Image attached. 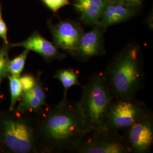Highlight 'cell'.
<instances>
[{"mask_svg":"<svg viewBox=\"0 0 153 153\" xmlns=\"http://www.w3.org/2000/svg\"><path fill=\"white\" fill-rule=\"evenodd\" d=\"M11 46L21 47L29 51H33L48 61L62 60L66 56L61 52L55 44L45 38L38 31L33 32L22 42L12 44Z\"/></svg>","mask_w":153,"mask_h":153,"instance_id":"obj_10","label":"cell"},{"mask_svg":"<svg viewBox=\"0 0 153 153\" xmlns=\"http://www.w3.org/2000/svg\"><path fill=\"white\" fill-rule=\"evenodd\" d=\"M103 74L114 99L136 97L145 81L140 45L132 43L126 45L110 61Z\"/></svg>","mask_w":153,"mask_h":153,"instance_id":"obj_2","label":"cell"},{"mask_svg":"<svg viewBox=\"0 0 153 153\" xmlns=\"http://www.w3.org/2000/svg\"><path fill=\"white\" fill-rule=\"evenodd\" d=\"M140 7V6L127 5L109 1L98 25L107 29L109 26L126 21L136 16Z\"/></svg>","mask_w":153,"mask_h":153,"instance_id":"obj_11","label":"cell"},{"mask_svg":"<svg viewBox=\"0 0 153 153\" xmlns=\"http://www.w3.org/2000/svg\"><path fill=\"white\" fill-rule=\"evenodd\" d=\"M4 139L13 152H33L36 146V137L33 127L22 120H7L4 123Z\"/></svg>","mask_w":153,"mask_h":153,"instance_id":"obj_6","label":"cell"},{"mask_svg":"<svg viewBox=\"0 0 153 153\" xmlns=\"http://www.w3.org/2000/svg\"><path fill=\"white\" fill-rule=\"evenodd\" d=\"M120 133L131 153L150 152L153 143V116L152 111Z\"/></svg>","mask_w":153,"mask_h":153,"instance_id":"obj_7","label":"cell"},{"mask_svg":"<svg viewBox=\"0 0 153 153\" xmlns=\"http://www.w3.org/2000/svg\"><path fill=\"white\" fill-rule=\"evenodd\" d=\"M21 98L19 110L22 112H39L47 105L44 88L38 79L33 88L23 92Z\"/></svg>","mask_w":153,"mask_h":153,"instance_id":"obj_13","label":"cell"},{"mask_svg":"<svg viewBox=\"0 0 153 153\" xmlns=\"http://www.w3.org/2000/svg\"><path fill=\"white\" fill-rule=\"evenodd\" d=\"M19 81L22 88L23 93L31 90L35 85L37 79L30 74H25L19 76Z\"/></svg>","mask_w":153,"mask_h":153,"instance_id":"obj_18","label":"cell"},{"mask_svg":"<svg viewBox=\"0 0 153 153\" xmlns=\"http://www.w3.org/2000/svg\"><path fill=\"white\" fill-rule=\"evenodd\" d=\"M91 131L76 103L61 100L49 109L40 126V133L48 151L74 152Z\"/></svg>","mask_w":153,"mask_h":153,"instance_id":"obj_1","label":"cell"},{"mask_svg":"<svg viewBox=\"0 0 153 153\" xmlns=\"http://www.w3.org/2000/svg\"><path fill=\"white\" fill-rule=\"evenodd\" d=\"M82 88L76 103L86 125L91 131L107 128V114L114 98L103 73L92 76Z\"/></svg>","mask_w":153,"mask_h":153,"instance_id":"obj_3","label":"cell"},{"mask_svg":"<svg viewBox=\"0 0 153 153\" xmlns=\"http://www.w3.org/2000/svg\"><path fill=\"white\" fill-rule=\"evenodd\" d=\"M48 26L52 35L53 44L59 49L71 56L76 49L84 29L78 22L70 19L60 20L54 24L48 22Z\"/></svg>","mask_w":153,"mask_h":153,"instance_id":"obj_8","label":"cell"},{"mask_svg":"<svg viewBox=\"0 0 153 153\" xmlns=\"http://www.w3.org/2000/svg\"><path fill=\"white\" fill-rule=\"evenodd\" d=\"M9 49V45L6 44L0 48V82L8 74L7 65L9 61L8 57Z\"/></svg>","mask_w":153,"mask_h":153,"instance_id":"obj_17","label":"cell"},{"mask_svg":"<svg viewBox=\"0 0 153 153\" xmlns=\"http://www.w3.org/2000/svg\"><path fill=\"white\" fill-rule=\"evenodd\" d=\"M90 31L83 33L76 49L71 56L82 62L90 59L103 56L106 53L104 45V33L106 29L95 25Z\"/></svg>","mask_w":153,"mask_h":153,"instance_id":"obj_9","label":"cell"},{"mask_svg":"<svg viewBox=\"0 0 153 153\" xmlns=\"http://www.w3.org/2000/svg\"><path fill=\"white\" fill-rule=\"evenodd\" d=\"M150 112L146 104L135 97L114 99L108 109L106 128L120 132Z\"/></svg>","mask_w":153,"mask_h":153,"instance_id":"obj_4","label":"cell"},{"mask_svg":"<svg viewBox=\"0 0 153 153\" xmlns=\"http://www.w3.org/2000/svg\"><path fill=\"white\" fill-rule=\"evenodd\" d=\"M7 27L5 22L2 19H0V38L2 39L5 44H8V40L7 37Z\"/></svg>","mask_w":153,"mask_h":153,"instance_id":"obj_20","label":"cell"},{"mask_svg":"<svg viewBox=\"0 0 153 153\" xmlns=\"http://www.w3.org/2000/svg\"><path fill=\"white\" fill-rule=\"evenodd\" d=\"M9 80V86L10 91V109L12 111L14 109L18 100L20 98L23 94L22 88L21 86L19 76H8Z\"/></svg>","mask_w":153,"mask_h":153,"instance_id":"obj_16","label":"cell"},{"mask_svg":"<svg viewBox=\"0 0 153 153\" xmlns=\"http://www.w3.org/2000/svg\"><path fill=\"white\" fill-rule=\"evenodd\" d=\"M74 152L78 153H130L122 134L108 128L90 131Z\"/></svg>","mask_w":153,"mask_h":153,"instance_id":"obj_5","label":"cell"},{"mask_svg":"<svg viewBox=\"0 0 153 153\" xmlns=\"http://www.w3.org/2000/svg\"><path fill=\"white\" fill-rule=\"evenodd\" d=\"M54 78L58 79L64 88L61 100H67V94L70 88L74 86H81L79 81V73L71 68L58 70L54 75Z\"/></svg>","mask_w":153,"mask_h":153,"instance_id":"obj_14","label":"cell"},{"mask_svg":"<svg viewBox=\"0 0 153 153\" xmlns=\"http://www.w3.org/2000/svg\"><path fill=\"white\" fill-rule=\"evenodd\" d=\"M2 19V5L0 4V19Z\"/></svg>","mask_w":153,"mask_h":153,"instance_id":"obj_22","label":"cell"},{"mask_svg":"<svg viewBox=\"0 0 153 153\" xmlns=\"http://www.w3.org/2000/svg\"><path fill=\"white\" fill-rule=\"evenodd\" d=\"M49 9L53 13H57L61 8L70 4L69 0H42Z\"/></svg>","mask_w":153,"mask_h":153,"instance_id":"obj_19","label":"cell"},{"mask_svg":"<svg viewBox=\"0 0 153 153\" xmlns=\"http://www.w3.org/2000/svg\"><path fill=\"white\" fill-rule=\"evenodd\" d=\"M111 2L120 3L127 5L140 6L142 5V3L145 0H109Z\"/></svg>","mask_w":153,"mask_h":153,"instance_id":"obj_21","label":"cell"},{"mask_svg":"<svg viewBox=\"0 0 153 153\" xmlns=\"http://www.w3.org/2000/svg\"><path fill=\"white\" fill-rule=\"evenodd\" d=\"M29 52L28 50L25 49L20 55L13 60L9 61L7 65L8 73L13 76H19L24 69Z\"/></svg>","mask_w":153,"mask_h":153,"instance_id":"obj_15","label":"cell"},{"mask_svg":"<svg viewBox=\"0 0 153 153\" xmlns=\"http://www.w3.org/2000/svg\"><path fill=\"white\" fill-rule=\"evenodd\" d=\"M109 0H74L73 6L81 13V22L88 26L98 24Z\"/></svg>","mask_w":153,"mask_h":153,"instance_id":"obj_12","label":"cell"}]
</instances>
